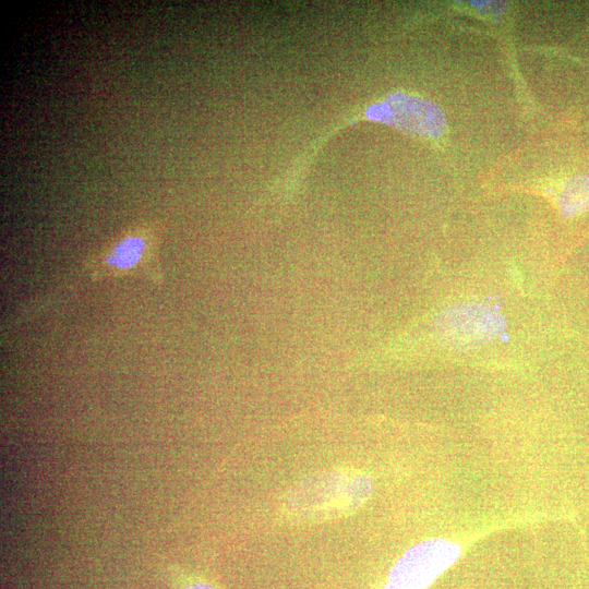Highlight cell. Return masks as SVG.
<instances>
[{
  "label": "cell",
  "mask_w": 589,
  "mask_h": 589,
  "mask_svg": "<svg viewBox=\"0 0 589 589\" xmlns=\"http://www.w3.org/2000/svg\"><path fill=\"white\" fill-rule=\"evenodd\" d=\"M93 279L119 276H143L163 284V272L158 264L153 232L132 231L119 238L87 264Z\"/></svg>",
  "instance_id": "cell-2"
},
{
  "label": "cell",
  "mask_w": 589,
  "mask_h": 589,
  "mask_svg": "<svg viewBox=\"0 0 589 589\" xmlns=\"http://www.w3.org/2000/svg\"><path fill=\"white\" fill-rule=\"evenodd\" d=\"M372 493V482L353 469H334L303 479L286 495L283 510L294 522L338 518L359 508Z\"/></svg>",
  "instance_id": "cell-1"
},
{
  "label": "cell",
  "mask_w": 589,
  "mask_h": 589,
  "mask_svg": "<svg viewBox=\"0 0 589 589\" xmlns=\"http://www.w3.org/2000/svg\"><path fill=\"white\" fill-rule=\"evenodd\" d=\"M366 117L398 130L424 137H437L446 128L444 113L431 100L395 93L365 112Z\"/></svg>",
  "instance_id": "cell-4"
},
{
  "label": "cell",
  "mask_w": 589,
  "mask_h": 589,
  "mask_svg": "<svg viewBox=\"0 0 589 589\" xmlns=\"http://www.w3.org/2000/svg\"><path fill=\"white\" fill-rule=\"evenodd\" d=\"M190 589H213V588H211V587L207 586V585L196 584L195 586H193V587L190 588Z\"/></svg>",
  "instance_id": "cell-6"
},
{
  "label": "cell",
  "mask_w": 589,
  "mask_h": 589,
  "mask_svg": "<svg viewBox=\"0 0 589 589\" xmlns=\"http://www.w3.org/2000/svg\"><path fill=\"white\" fill-rule=\"evenodd\" d=\"M460 548L444 539L421 541L392 567L385 589H426L459 556Z\"/></svg>",
  "instance_id": "cell-3"
},
{
  "label": "cell",
  "mask_w": 589,
  "mask_h": 589,
  "mask_svg": "<svg viewBox=\"0 0 589 589\" xmlns=\"http://www.w3.org/2000/svg\"><path fill=\"white\" fill-rule=\"evenodd\" d=\"M437 333L453 348L471 349L492 340L504 327L503 317L482 304H458L438 317Z\"/></svg>",
  "instance_id": "cell-5"
}]
</instances>
